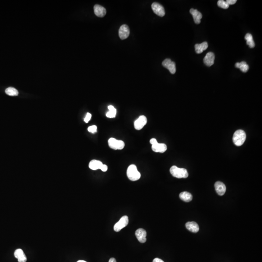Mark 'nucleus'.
Listing matches in <instances>:
<instances>
[{
    "label": "nucleus",
    "mask_w": 262,
    "mask_h": 262,
    "mask_svg": "<svg viewBox=\"0 0 262 262\" xmlns=\"http://www.w3.org/2000/svg\"><path fill=\"white\" fill-rule=\"evenodd\" d=\"M162 65L164 67L168 69L172 74H175L176 71L175 62L172 61L170 59L167 58L164 60L163 62H162Z\"/></svg>",
    "instance_id": "6"
},
{
    "label": "nucleus",
    "mask_w": 262,
    "mask_h": 262,
    "mask_svg": "<svg viewBox=\"0 0 262 262\" xmlns=\"http://www.w3.org/2000/svg\"><path fill=\"white\" fill-rule=\"evenodd\" d=\"M190 13L193 16V19L195 23L196 24H200V20L203 17L202 14L198 11L197 10L193 9L190 10Z\"/></svg>",
    "instance_id": "15"
},
{
    "label": "nucleus",
    "mask_w": 262,
    "mask_h": 262,
    "mask_svg": "<svg viewBox=\"0 0 262 262\" xmlns=\"http://www.w3.org/2000/svg\"><path fill=\"white\" fill-rule=\"evenodd\" d=\"M136 237L139 242L144 243L146 241L147 232L142 228L137 229L135 232Z\"/></svg>",
    "instance_id": "10"
},
{
    "label": "nucleus",
    "mask_w": 262,
    "mask_h": 262,
    "mask_svg": "<svg viewBox=\"0 0 262 262\" xmlns=\"http://www.w3.org/2000/svg\"><path fill=\"white\" fill-rule=\"evenodd\" d=\"M186 227L187 230L192 232L196 233L199 231V225L195 222H188L186 223Z\"/></svg>",
    "instance_id": "17"
},
{
    "label": "nucleus",
    "mask_w": 262,
    "mask_h": 262,
    "mask_svg": "<svg viewBox=\"0 0 262 262\" xmlns=\"http://www.w3.org/2000/svg\"><path fill=\"white\" fill-rule=\"evenodd\" d=\"M214 187L218 194L222 196L225 194L226 190V187L224 183L221 182H217L214 184Z\"/></svg>",
    "instance_id": "14"
},
{
    "label": "nucleus",
    "mask_w": 262,
    "mask_h": 262,
    "mask_svg": "<svg viewBox=\"0 0 262 262\" xmlns=\"http://www.w3.org/2000/svg\"><path fill=\"white\" fill-rule=\"evenodd\" d=\"M128 222H129L128 217L127 216H123L122 217V218H120V220L117 223L115 224L114 230L116 232H119L123 228L127 226Z\"/></svg>",
    "instance_id": "5"
},
{
    "label": "nucleus",
    "mask_w": 262,
    "mask_h": 262,
    "mask_svg": "<svg viewBox=\"0 0 262 262\" xmlns=\"http://www.w3.org/2000/svg\"><path fill=\"white\" fill-rule=\"evenodd\" d=\"M14 256L18 259V262H26L27 259L23 250L21 249H18L15 251Z\"/></svg>",
    "instance_id": "11"
},
{
    "label": "nucleus",
    "mask_w": 262,
    "mask_h": 262,
    "mask_svg": "<svg viewBox=\"0 0 262 262\" xmlns=\"http://www.w3.org/2000/svg\"><path fill=\"white\" fill-rule=\"evenodd\" d=\"M236 2H237L236 0H227L226 1V2H227V4L229 5H234V4H235Z\"/></svg>",
    "instance_id": "28"
},
{
    "label": "nucleus",
    "mask_w": 262,
    "mask_h": 262,
    "mask_svg": "<svg viewBox=\"0 0 262 262\" xmlns=\"http://www.w3.org/2000/svg\"><path fill=\"white\" fill-rule=\"evenodd\" d=\"M147 119L145 116H140L134 122V127L135 129L137 130H140L147 124Z\"/></svg>",
    "instance_id": "9"
},
{
    "label": "nucleus",
    "mask_w": 262,
    "mask_h": 262,
    "mask_svg": "<svg viewBox=\"0 0 262 262\" xmlns=\"http://www.w3.org/2000/svg\"><path fill=\"white\" fill-rule=\"evenodd\" d=\"M208 47L207 42H204L201 44H196L195 46V51L196 54H201L204 51L206 50Z\"/></svg>",
    "instance_id": "18"
},
{
    "label": "nucleus",
    "mask_w": 262,
    "mask_h": 262,
    "mask_svg": "<svg viewBox=\"0 0 262 262\" xmlns=\"http://www.w3.org/2000/svg\"><path fill=\"white\" fill-rule=\"evenodd\" d=\"M91 116V114H90V113H87V114L86 117H85V119H84V121H85V122L88 123L89 121L90 120Z\"/></svg>",
    "instance_id": "27"
},
{
    "label": "nucleus",
    "mask_w": 262,
    "mask_h": 262,
    "mask_svg": "<svg viewBox=\"0 0 262 262\" xmlns=\"http://www.w3.org/2000/svg\"><path fill=\"white\" fill-rule=\"evenodd\" d=\"M214 58H215V56L213 52H208L205 55V57L204 58V63L208 67H210L214 63Z\"/></svg>",
    "instance_id": "12"
},
{
    "label": "nucleus",
    "mask_w": 262,
    "mask_h": 262,
    "mask_svg": "<svg viewBox=\"0 0 262 262\" xmlns=\"http://www.w3.org/2000/svg\"><path fill=\"white\" fill-rule=\"evenodd\" d=\"M218 5L219 7H221V8H222L223 9H227L229 7V5L227 4L226 1H224L223 0H219V1H218Z\"/></svg>",
    "instance_id": "24"
},
{
    "label": "nucleus",
    "mask_w": 262,
    "mask_h": 262,
    "mask_svg": "<svg viewBox=\"0 0 262 262\" xmlns=\"http://www.w3.org/2000/svg\"><path fill=\"white\" fill-rule=\"evenodd\" d=\"M151 8L154 13L160 17H164L165 15V11L163 6L157 2H154L151 5Z\"/></svg>",
    "instance_id": "7"
},
{
    "label": "nucleus",
    "mask_w": 262,
    "mask_h": 262,
    "mask_svg": "<svg viewBox=\"0 0 262 262\" xmlns=\"http://www.w3.org/2000/svg\"><path fill=\"white\" fill-rule=\"evenodd\" d=\"M170 172L173 176L177 178H186L188 176L187 170L183 168H179L176 166H173L170 168Z\"/></svg>",
    "instance_id": "1"
},
{
    "label": "nucleus",
    "mask_w": 262,
    "mask_h": 262,
    "mask_svg": "<svg viewBox=\"0 0 262 262\" xmlns=\"http://www.w3.org/2000/svg\"><path fill=\"white\" fill-rule=\"evenodd\" d=\"M109 146L114 150H122L124 148L125 144L122 140H119L114 138H110L108 140Z\"/></svg>",
    "instance_id": "4"
},
{
    "label": "nucleus",
    "mask_w": 262,
    "mask_h": 262,
    "mask_svg": "<svg viewBox=\"0 0 262 262\" xmlns=\"http://www.w3.org/2000/svg\"><path fill=\"white\" fill-rule=\"evenodd\" d=\"M94 10L95 14L100 18H103L106 14V9L100 5H95L94 6Z\"/></svg>",
    "instance_id": "13"
},
{
    "label": "nucleus",
    "mask_w": 262,
    "mask_h": 262,
    "mask_svg": "<svg viewBox=\"0 0 262 262\" xmlns=\"http://www.w3.org/2000/svg\"><path fill=\"white\" fill-rule=\"evenodd\" d=\"M103 165L102 162H101L100 161L93 160L90 162L89 164V168L92 170H97V169H101Z\"/></svg>",
    "instance_id": "19"
},
{
    "label": "nucleus",
    "mask_w": 262,
    "mask_h": 262,
    "mask_svg": "<svg viewBox=\"0 0 262 262\" xmlns=\"http://www.w3.org/2000/svg\"><path fill=\"white\" fill-rule=\"evenodd\" d=\"M117 111H109L106 113V116L107 118H114L116 117Z\"/></svg>",
    "instance_id": "25"
},
{
    "label": "nucleus",
    "mask_w": 262,
    "mask_h": 262,
    "mask_svg": "<svg viewBox=\"0 0 262 262\" xmlns=\"http://www.w3.org/2000/svg\"><path fill=\"white\" fill-rule=\"evenodd\" d=\"M246 138V135L244 131L242 130H238L234 133L232 140L236 146H241L244 143Z\"/></svg>",
    "instance_id": "3"
},
{
    "label": "nucleus",
    "mask_w": 262,
    "mask_h": 262,
    "mask_svg": "<svg viewBox=\"0 0 262 262\" xmlns=\"http://www.w3.org/2000/svg\"><path fill=\"white\" fill-rule=\"evenodd\" d=\"M153 262H164L163 260H161L160 259L158 258H156L154 259V260H153Z\"/></svg>",
    "instance_id": "32"
},
{
    "label": "nucleus",
    "mask_w": 262,
    "mask_h": 262,
    "mask_svg": "<svg viewBox=\"0 0 262 262\" xmlns=\"http://www.w3.org/2000/svg\"><path fill=\"white\" fill-rule=\"evenodd\" d=\"M130 28L129 26L126 24H123L120 26L119 31V35L120 39H126L130 35Z\"/></svg>",
    "instance_id": "8"
},
{
    "label": "nucleus",
    "mask_w": 262,
    "mask_h": 262,
    "mask_svg": "<svg viewBox=\"0 0 262 262\" xmlns=\"http://www.w3.org/2000/svg\"><path fill=\"white\" fill-rule=\"evenodd\" d=\"M5 92L8 95L11 96H18L19 94L18 91L16 88L12 87H8L6 88Z\"/></svg>",
    "instance_id": "23"
},
{
    "label": "nucleus",
    "mask_w": 262,
    "mask_h": 262,
    "mask_svg": "<svg viewBox=\"0 0 262 262\" xmlns=\"http://www.w3.org/2000/svg\"><path fill=\"white\" fill-rule=\"evenodd\" d=\"M107 169H108V167L106 165L103 164L100 169H101V171H103V172H105L107 171Z\"/></svg>",
    "instance_id": "29"
},
{
    "label": "nucleus",
    "mask_w": 262,
    "mask_h": 262,
    "mask_svg": "<svg viewBox=\"0 0 262 262\" xmlns=\"http://www.w3.org/2000/svg\"><path fill=\"white\" fill-rule=\"evenodd\" d=\"M97 127L95 125H93V126H91L89 127L88 128V131L89 132L91 133H95L96 132H97Z\"/></svg>",
    "instance_id": "26"
},
{
    "label": "nucleus",
    "mask_w": 262,
    "mask_h": 262,
    "mask_svg": "<svg viewBox=\"0 0 262 262\" xmlns=\"http://www.w3.org/2000/svg\"><path fill=\"white\" fill-rule=\"evenodd\" d=\"M127 176L129 180L136 181L140 178L141 174L135 165H131L127 170Z\"/></svg>",
    "instance_id": "2"
},
{
    "label": "nucleus",
    "mask_w": 262,
    "mask_h": 262,
    "mask_svg": "<svg viewBox=\"0 0 262 262\" xmlns=\"http://www.w3.org/2000/svg\"><path fill=\"white\" fill-rule=\"evenodd\" d=\"M245 39L247 41V44L250 48H253L255 47V43L253 39V36L250 34H247L245 37Z\"/></svg>",
    "instance_id": "22"
},
{
    "label": "nucleus",
    "mask_w": 262,
    "mask_h": 262,
    "mask_svg": "<svg viewBox=\"0 0 262 262\" xmlns=\"http://www.w3.org/2000/svg\"><path fill=\"white\" fill-rule=\"evenodd\" d=\"M77 262H86V261H83V260H79L78 261H77Z\"/></svg>",
    "instance_id": "34"
},
{
    "label": "nucleus",
    "mask_w": 262,
    "mask_h": 262,
    "mask_svg": "<svg viewBox=\"0 0 262 262\" xmlns=\"http://www.w3.org/2000/svg\"><path fill=\"white\" fill-rule=\"evenodd\" d=\"M108 262H117V261L114 258H111L110 259Z\"/></svg>",
    "instance_id": "33"
},
{
    "label": "nucleus",
    "mask_w": 262,
    "mask_h": 262,
    "mask_svg": "<svg viewBox=\"0 0 262 262\" xmlns=\"http://www.w3.org/2000/svg\"><path fill=\"white\" fill-rule=\"evenodd\" d=\"M108 108L109 111H117L116 109L115 108V107L113 106H112V105H109L108 107Z\"/></svg>",
    "instance_id": "31"
},
{
    "label": "nucleus",
    "mask_w": 262,
    "mask_h": 262,
    "mask_svg": "<svg viewBox=\"0 0 262 262\" xmlns=\"http://www.w3.org/2000/svg\"><path fill=\"white\" fill-rule=\"evenodd\" d=\"M235 67L239 69L243 73H247L249 69V66L245 61H242L240 63H236L235 64Z\"/></svg>",
    "instance_id": "21"
},
{
    "label": "nucleus",
    "mask_w": 262,
    "mask_h": 262,
    "mask_svg": "<svg viewBox=\"0 0 262 262\" xmlns=\"http://www.w3.org/2000/svg\"><path fill=\"white\" fill-rule=\"evenodd\" d=\"M153 151L156 153H164L167 150V146L164 143H158L154 144L151 147Z\"/></svg>",
    "instance_id": "16"
},
{
    "label": "nucleus",
    "mask_w": 262,
    "mask_h": 262,
    "mask_svg": "<svg viewBox=\"0 0 262 262\" xmlns=\"http://www.w3.org/2000/svg\"><path fill=\"white\" fill-rule=\"evenodd\" d=\"M179 197L182 200L185 202H189L191 201L193 199V196L190 193L188 192H181L179 195Z\"/></svg>",
    "instance_id": "20"
},
{
    "label": "nucleus",
    "mask_w": 262,
    "mask_h": 262,
    "mask_svg": "<svg viewBox=\"0 0 262 262\" xmlns=\"http://www.w3.org/2000/svg\"><path fill=\"white\" fill-rule=\"evenodd\" d=\"M150 144L152 145H154V144H157L158 142H157V140L155 139V138H152L151 140H150Z\"/></svg>",
    "instance_id": "30"
}]
</instances>
